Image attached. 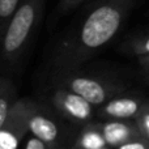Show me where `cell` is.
<instances>
[{
	"label": "cell",
	"instance_id": "obj_11",
	"mask_svg": "<svg viewBox=\"0 0 149 149\" xmlns=\"http://www.w3.org/2000/svg\"><path fill=\"white\" fill-rule=\"evenodd\" d=\"M123 50L127 54L134 55L136 58L143 56V55H149V33L130 39L123 46Z\"/></svg>",
	"mask_w": 149,
	"mask_h": 149
},
{
	"label": "cell",
	"instance_id": "obj_3",
	"mask_svg": "<svg viewBox=\"0 0 149 149\" xmlns=\"http://www.w3.org/2000/svg\"><path fill=\"white\" fill-rule=\"evenodd\" d=\"M51 82L77 93L97 107L126 92V85L120 80L102 73L84 72L79 67L54 71Z\"/></svg>",
	"mask_w": 149,
	"mask_h": 149
},
{
	"label": "cell",
	"instance_id": "obj_10",
	"mask_svg": "<svg viewBox=\"0 0 149 149\" xmlns=\"http://www.w3.org/2000/svg\"><path fill=\"white\" fill-rule=\"evenodd\" d=\"M17 100V92L12 81L7 77L0 76V128L5 123Z\"/></svg>",
	"mask_w": 149,
	"mask_h": 149
},
{
	"label": "cell",
	"instance_id": "obj_6",
	"mask_svg": "<svg viewBox=\"0 0 149 149\" xmlns=\"http://www.w3.org/2000/svg\"><path fill=\"white\" fill-rule=\"evenodd\" d=\"M36 100L18 98L0 128V149H17L29 132V118Z\"/></svg>",
	"mask_w": 149,
	"mask_h": 149
},
{
	"label": "cell",
	"instance_id": "obj_15",
	"mask_svg": "<svg viewBox=\"0 0 149 149\" xmlns=\"http://www.w3.org/2000/svg\"><path fill=\"white\" fill-rule=\"evenodd\" d=\"M84 1H89V0H60L58 4V13L59 15H64V13L70 12V10L77 8L81 3Z\"/></svg>",
	"mask_w": 149,
	"mask_h": 149
},
{
	"label": "cell",
	"instance_id": "obj_2",
	"mask_svg": "<svg viewBox=\"0 0 149 149\" xmlns=\"http://www.w3.org/2000/svg\"><path fill=\"white\" fill-rule=\"evenodd\" d=\"M47 0H22L0 37V63L17 64L39 30Z\"/></svg>",
	"mask_w": 149,
	"mask_h": 149
},
{
	"label": "cell",
	"instance_id": "obj_9",
	"mask_svg": "<svg viewBox=\"0 0 149 149\" xmlns=\"http://www.w3.org/2000/svg\"><path fill=\"white\" fill-rule=\"evenodd\" d=\"M105 147H109L107 143L95 124V120H93L80 128L73 149H101Z\"/></svg>",
	"mask_w": 149,
	"mask_h": 149
},
{
	"label": "cell",
	"instance_id": "obj_1",
	"mask_svg": "<svg viewBox=\"0 0 149 149\" xmlns=\"http://www.w3.org/2000/svg\"><path fill=\"white\" fill-rule=\"evenodd\" d=\"M136 0H89L80 24L68 31L51 55L54 71L77 68L92 59L120 30Z\"/></svg>",
	"mask_w": 149,
	"mask_h": 149
},
{
	"label": "cell",
	"instance_id": "obj_8",
	"mask_svg": "<svg viewBox=\"0 0 149 149\" xmlns=\"http://www.w3.org/2000/svg\"><path fill=\"white\" fill-rule=\"evenodd\" d=\"M109 147L116 148L137 136H141L135 120H95Z\"/></svg>",
	"mask_w": 149,
	"mask_h": 149
},
{
	"label": "cell",
	"instance_id": "obj_14",
	"mask_svg": "<svg viewBox=\"0 0 149 149\" xmlns=\"http://www.w3.org/2000/svg\"><path fill=\"white\" fill-rule=\"evenodd\" d=\"M115 149H149V140L141 135V136H137L130 141L124 143V144L119 145Z\"/></svg>",
	"mask_w": 149,
	"mask_h": 149
},
{
	"label": "cell",
	"instance_id": "obj_17",
	"mask_svg": "<svg viewBox=\"0 0 149 149\" xmlns=\"http://www.w3.org/2000/svg\"><path fill=\"white\" fill-rule=\"evenodd\" d=\"M139 64L141 67V71L145 73V76L149 77V55H143V56L137 58Z\"/></svg>",
	"mask_w": 149,
	"mask_h": 149
},
{
	"label": "cell",
	"instance_id": "obj_4",
	"mask_svg": "<svg viewBox=\"0 0 149 149\" xmlns=\"http://www.w3.org/2000/svg\"><path fill=\"white\" fill-rule=\"evenodd\" d=\"M81 127L71 123L52 106L36 101L29 118V132L54 149H73Z\"/></svg>",
	"mask_w": 149,
	"mask_h": 149
},
{
	"label": "cell",
	"instance_id": "obj_7",
	"mask_svg": "<svg viewBox=\"0 0 149 149\" xmlns=\"http://www.w3.org/2000/svg\"><path fill=\"white\" fill-rule=\"evenodd\" d=\"M147 101L148 98L140 94L120 93L98 106L95 118L98 120H135Z\"/></svg>",
	"mask_w": 149,
	"mask_h": 149
},
{
	"label": "cell",
	"instance_id": "obj_16",
	"mask_svg": "<svg viewBox=\"0 0 149 149\" xmlns=\"http://www.w3.org/2000/svg\"><path fill=\"white\" fill-rule=\"evenodd\" d=\"M24 149H54V148H51L50 145H47L46 143H43L42 140H39L38 137L30 135V136L26 139L25 148Z\"/></svg>",
	"mask_w": 149,
	"mask_h": 149
},
{
	"label": "cell",
	"instance_id": "obj_18",
	"mask_svg": "<svg viewBox=\"0 0 149 149\" xmlns=\"http://www.w3.org/2000/svg\"><path fill=\"white\" fill-rule=\"evenodd\" d=\"M101 149H115V148H111V147H105V148H101Z\"/></svg>",
	"mask_w": 149,
	"mask_h": 149
},
{
	"label": "cell",
	"instance_id": "obj_12",
	"mask_svg": "<svg viewBox=\"0 0 149 149\" xmlns=\"http://www.w3.org/2000/svg\"><path fill=\"white\" fill-rule=\"evenodd\" d=\"M22 0H0V37Z\"/></svg>",
	"mask_w": 149,
	"mask_h": 149
},
{
	"label": "cell",
	"instance_id": "obj_13",
	"mask_svg": "<svg viewBox=\"0 0 149 149\" xmlns=\"http://www.w3.org/2000/svg\"><path fill=\"white\" fill-rule=\"evenodd\" d=\"M135 123H136V126H137V128H139L140 134L149 140V100L147 101V103L144 105L143 110L140 111V114L136 116Z\"/></svg>",
	"mask_w": 149,
	"mask_h": 149
},
{
	"label": "cell",
	"instance_id": "obj_5",
	"mask_svg": "<svg viewBox=\"0 0 149 149\" xmlns=\"http://www.w3.org/2000/svg\"><path fill=\"white\" fill-rule=\"evenodd\" d=\"M47 103L71 123L82 127L95 119L97 106L67 88L52 82L47 90Z\"/></svg>",
	"mask_w": 149,
	"mask_h": 149
}]
</instances>
